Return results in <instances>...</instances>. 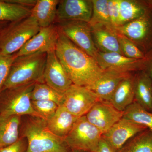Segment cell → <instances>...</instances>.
<instances>
[{
	"label": "cell",
	"mask_w": 152,
	"mask_h": 152,
	"mask_svg": "<svg viewBox=\"0 0 152 152\" xmlns=\"http://www.w3.org/2000/svg\"><path fill=\"white\" fill-rule=\"evenodd\" d=\"M55 52L74 84L89 86L103 73L94 58L73 43L60 30Z\"/></svg>",
	"instance_id": "cell-1"
},
{
	"label": "cell",
	"mask_w": 152,
	"mask_h": 152,
	"mask_svg": "<svg viewBox=\"0 0 152 152\" xmlns=\"http://www.w3.org/2000/svg\"><path fill=\"white\" fill-rule=\"evenodd\" d=\"M20 137L26 139V152H69L63 139L55 135L48 128L46 121L30 117L22 126Z\"/></svg>",
	"instance_id": "cell-2"
},
{
	"label": "cell",
	"mask_w": 152,
	"mask_h": 152,
	"mask_svg": "<svg viewBox=\"0 0 152 152\" xmlns=\"http://www.w3.org/2000/svg\"><path fill=\"white\" fill-rule=\"evenodd\" d=\"M47 54L37 53L17 57L1 91L32 83L44 82Z\"/></svg>",
	"instance_id": "cell-3"
},
{
	"label": "cell",
	"mask_w": 152,
	"mask_h": 152,
	"mask_svg": "<svg viewBox=\"0 0 152 152\" xmlns=\"http://www.w3.org/2000/svg\"><path fill=\"white\" fill-rule=\"evenodd\" d=\"M40 28L31 15L11 23L0 32V51L5 55L16 53Z\"/></svg>",
	"instance_id": "cell-4"
},
{
	"label": "cell",
	"mask_w": 152,
	"mask_h": 152,
	"mask_svg": "<svg viewBox=\"0 0 152 152\" xmlns=\"http://www.w3.org/2000/svg\"><path fill=\"white\" fill-rule=\"evenodd\" d=\"M35 83L0 92V116L28 115L39 118L33 108L31 94Z\"/></svg>",
	"instance_id": "cell-5"
},
{
	"label": "cell",
	"mask_w": 152,
	"mask_h": 152,
	"mask_svg": "<svg viewBox=\"0 0 152 152\" xmlns=\"http://www.w3.org/2000/svg\"><path fill=\"white\" fill-rule=\"evenodd\" d=\"M102 136L100 131L90 123L85 115L78 118L64 141L71 151L94 152Z\"/></svg>",
	"instance_id": "cell-6"
},
{
	"label": "cell",
	"mask_w": 152,
	"mask_h": 152,
	"mask_svg": "<svg viewBox=\"0 0 152 152\" xmlns=\"http://www.w3.org/2000/svg\"><path fill=\"white\" fill-rule=\"evenodd\" d=\"M145 55L152 51V8L139 18L116 28Z\"/></svg>",
	"instance_id": "cell-7"
},
{
	"label": "cell",
	"mask_w": 152,
	"mask_h": 152,
	"mask_svg": "<svg viewBox=\"0 0 152 152\" xmlns=\"http://www.w3.org/2000/svg\"><path fill=\"white\" fill-rule=\"evenodd\" d=\"M152 54L146 55L144 58H130L118 53H104L98 51L95 59L104 71L114 70L124 73L145 71Z\"/></svg>",
	"instance_id": "cell-8"
},
{
	"label": "cell",
	"mask_w": 152,
	"mask_h": 152,
	"mask_svg": "<svg viewBox=\"0 0 152 152\" xmlns=\"http://www.w3.org/2000/svg\"><path fill=\"white\" fill-rule=\"evenodd\" d=\"M101 101L92 91L87 87L73 84L63 94L61 105L75 116L86 115L96 103Z\"/></svg>",
	"instance_id": "cell-9"
},
{
	"label": "cell",
	"mask_w": 152,
	"mask_h": 152,
	"mask_svg": "<svg viewBox=\"0 0 152 152\" xmlns=\"http://www.w3.org/2000/svg\"><path fill=\"white\" fill-rule=\"evenodd\" d=\"M63 34L86 53L96 58L98 50L95 46L88 23L80 21H58Z\"/></svg>",
	"instance_id": "cell-10"
},
{
	"label": "cell",
	"mask_w": 152,
	"mask_h": 152,
	"mask_svg": "<svg viewBox=\"0 0 152 152\" xmlns=\"http://www.w3.org/2000/svg\"><path fill=\"white\" fill-rule=\"evenodd\" d=\"M59 29L54 24L40 30L28 41L18 52L17 57L37 53H48L55 50Z\"/></svg>",
	"instance_id": "cell-11"
},
{
	"label": "cell",
	"mask_w": 152,
	"mask_h": 152,
	"mask_svg": "<svg viewBox=\"0 0 152 152\" xmlns=\"http://www.w3.org/2000/svg\"><path fill=\"white\" fill-rule=\"evenodd\" d=\"M124 112L114 107L109 102L96 103L86 116L90 123L104 134L123 118Z\"/></svg>",
	"instance_id": "cell-12"
},
{
	"label": "cell",
	"mask_w": 152,
	"mask_h": 152,
	"mask_svg": "<svg viewBox=\"0 0 152 152\" xmlns=\"http://www.w3.org/2000/svg\"><path fill=\"white\" fill-rule=\"evenodd\" d=\"M43 81L50 86L63 94L73 84L55 50L47 53Z\"/></svg>",
	"instance_id": "cell-13"
},
{
	"label": "cell",
	"mask_w": 152,
	"mask_h": 152,
	"mask_svg": "<svg viewBox=\"0 0 152 152\" xmlns=\"http://www.w3.org/2000/svg\"><path fill=\"white\" fill-rule=\"evenodd\" d=\"M147 129L122 118L103 134L102 137L117 151L133 137Z\"/></svg>",
	"instance_id": "cell-14"
},
{
	"label": "cell",
	"mask_w": 152,
	"mask_h": 152,
	"mask_svg": "<svg viewBox=\"0 0 152 152\" xmlns=\"http://www.w3.org/2000/svg\"><path fill=\"white\" fill-rule=\"evenodd\" d=\"M93 12L92 0L60 1L57 8V20L80 21L88 23Z\"/></svg>",
	"instance_id": "cell-15"
},
{
	"label": "cell",
	"mask_w": 152,
	"mask_h": 152,
	"mask_svg": "<svg viewBox=\"0 0 152 152\" xmlns=\"http://www.w3.org/2000/svg\"><path fill=\"white\" fill-rule=\"evenodd\" d=\"M91 28L93 41L98 50L104 53L115 52L123 55L116 28L107 24L95 25Z\"/></svg>",
	"instance_id": "cell-16"
},
{
	"label": "cell",
	"mask_w": 152,
	"mask_h": 152,
	"mask_svg": "<svg viewBox=\"0 0 152 152\" xmlns=\"http://www.w3.org/2000/svg\"><path fill=\"white\" fill-rule=\"evenodd\" d=\"M131 73L114 70L104 71L94 83L87 88L92 91L101 101L110 102L121 82Z\"/></svg>",
	"instance_id": "cell-17"
},
{
	"label": "cell",
	"mask_w": 152,
	"mask_h": 152,
	"mask_svg": "<svg viewBox=\"0 0 152 152\" xmlns=\"http://www.w3.org/2000/svg\"><path fill=\"white\" fill-rule=\"evenodd\" d=\"M78 118L71 114L64 106L60 105L53 116L47 121V124L53 134L64 140Z\"/></svg>",
	"instance_id": "cell-18"
},
{
	"label": "cell",
	"mask_w": 152,
	"mask_h": 152,
	"mask_svg": "<svg viewBox=\"0 0 152 152\" xmlns=\"http://www.w3.org/2000/svg\"><path fill=\"white\" fill-rule=\"evenodd\" d=\"M135 74L131 73L120 83L110 102L120 111L124 112L134 102Z\"/></svg>",
	"instance_id": "cell-19"
},
{
	"label": "cell",
	"mask_w": 152,
	"mask_h": 152,
	"mask_svg": "<svg viewBox=\"0 0 152 152\" xmlns=\"http://www.w3.org/2000/svg\"><path fill=\"white\" fill-rule=\"evenodd\" d=\"M134 101L149 111H152V82L145 71L135 74Z\"/></svg>",
	"instance_id": "cell-20"
},
{
	"label": "cell",
	"mask_w": 152,
	"mask_h": 152,
	"mask_svg": "<svg viewBox=\"0 0 152 152\" xmlns=\"http://www.w3.org/2000/svg\"><path fill=\"white\" fill-rule=\"evenodd\" d=\"M21 124V117L0 116V151L19 140Z\"/></svg>",
	"instance_id": "cell-21"
},
{
	"label": "cell",
	"mask_w": 152,
	"mask_h": 152,
	"mask_svg": "<svg viewBox=\"0 0 152 152\" xmlns=\"http://www.w3.org/2000/svg\"><path fill=\"white\" fill-rule=\"evenodd\" d=\"M58 0H37L31 9V15L35 19L40 27H48L54 24L57 19Z\"/></svg>",
	"instance_id": "cell-22"
},
{
	"label": "cell",
	"mask_w": 152,
	"mask_h": 152,
	"mask_svg": "<svg viewBox=\"0 0 152 152\" xmlns=\"http://www.w3.org/2000/svg\"><path fill=\"white\" fill-rule=\"evenodd\" d=\"M119 7L117 28L142 17L149 8L145 1L141 0H119Z\"/></svg>",
	"instance_id": "cell-23"
},
{
	"label": "cell",
	"mask_w": 152,
	"mask_h": 152,
	"mask_svg": "<svg viewBox=\"0 0 152 152\" xmlns=\"http://www.w3.org/2000/svg\"><path fill=\"white\" fill-rule=\"evenodd\" d=\"M117 152H152V132L145 130L130 140Z\"/></svg>",
	"instance_id": "cell-24"
},
{
	"label": "cell",
	"mask_w": 152,
	"mask_h": 152,
	"mask_svg": "<svg viewBox=\"0 0 152 152\" xmlns=\"http://www.w3.org/2000/svg\"><path fill=\"white\" fill-rule=\"evenodd\" d=\"M31 9L0 0V22L18 21L31 15Z\"/></svg>",
	"instance_id": "cell-25"
},
{
	"label": "cell",
	"mask_w": 152,
	"mask_h": 152,
	"mask_svg": "<svg viewBox=\"0 0 152 152\" xmlns=\"http://www.w3.org/2000/svg\"><path fill=\"white\" fill-rule=\"evenodd\" d=\"M123 118L143 126L152 132V112L135 101L124 112Z\"/></svg>",
	"instance_id": "cell-26"
},
{
	"label": "cell",
	"mask_w": 152,
	"mask_h": 152,
	"mask_svg": "<svg viewBox=\"0 0 152 152\" xmlns=\"http://www.w3.org/2000/svg\"><path fill=\"white\" fill-rule=\"evenodd\" d=\"M32 101H50L59 106L62 104L63 94L58 91L44 82H37L31 94Z\"/></svg>",
	"instance_id": "cell-27"
},
{
	"label": "cell",
	"mask_w": 152,
	"mask_h": 152,
	"mask_svg": "<svg viewBox=\"0 0 152 152\" xmlns=\"http://www.w3.org/2000/svg\"><path fill=\"white\" fill-rule=\"evenodd\" d=\"M92 15L88 23L90 27L99 24L111 25L108 9V0H92Z\"/></svg>",
	"instance_id": "cell-28"
},
{
	"label": "cell",
	"mask_w": 152,
	"mask_h": 152,
	"mask_svg": "<svg viewBox=\"0 0 152 152\" xmlns=\"http://www.w3.org/2000/svg\"><path fill=\"white\" fill-rule=\"evenodd\" d=\"M118 39L121 51L124 56L136 59H140L145 58L146 55L137 47L135 44L126 36L118 32Z\"/></svg>",
	"instance_id": "cell-29"
},
{
	"label": "cell",
	"mask_w": 152,
	"mask_h": 152,
	"mask_svg": "<svg viewBox=\"0 0 152 152\" xmlns=\"http://www.w3.org/2000/svg\"><path fill=\"white\" fill-rule=\"evenodd\" d=\"M33 108L40 118L48 121L53 116L59 106L55 102L50 101H32Z\"/></svg>",
	"instance_id": "cell-30"
},
{
	"label": "cell",
	"mask_w": 152,
	"mask_h": 152,
	"mask_svg": "<svg viewBox=\"0 0 152 152\" xmlns=\"http://www.w3.org/2000/svg\"><path fill=\"white\" fill-rule=\"evenodd\" d=\"M16 57V53L5 55L0 51V91L8 77L11 66Z\"/></svg>",
	"instance_id": "cell-31"
},
{
	"label": "cell",
	"mask_w": 152,
	"mask_h": 152,
	"mask_svg": "<svg viewBox=\"0 0 152 152\" xmlns=\"http://www.w3.org/2000/svg\"><path fill=\"white\" fill-rule=\"evenodd\" d=\"M108 9L111 24L116 28L119 16V0H108Z\"/></svg>",
	"instance_id": "cell-32"
},
{
	"label": "cell",
	"mask_w": 152,
	"mask_h": 152,
	"mask_svg": "<svg viewBox=\"0 0 152 152\" xmlns=\"http://www.w3.org/2000/svg\"><path fill=\"white\" fill-rule=\"evenodd\" d=\"M27 143L26 139L20 137L17 141L9 146L1 150L0 152H26Z\"/></svg>",
	"instance_id": "cell-33"
},
{
	"label": "cell",
	"mask_w": 152,
	"mask_h": 152,
	"mask_svg": "<svg viewBox=\"0 0 152 152\" xmlns=\"http://www.w3.org/2000/svg\"><path fill=\"white\" fill-rule=\"evenodd\" d=\"M94 152H117L116 150L114 149L102 137V136L99 145Z\"/></svg>",
	"instance_id": "cell-34"
},
{
	"label": "cell",
	"mask_w": 152,
	"mask_h": 152,
	"mask_svg": "<svg viewBox=\"0 0 152 152\" xmlns=\"http://www.w3.org/2000/svg\"><path fill=\"white\" fill-rule=\"evenodd\" d=\"M7 1L9 3L16 4L30 9L31 8L32 9L37 2L36 0H7Z\"/></svg>",
	"instance_id": "cell-35"
},
{
	"label": "cell",
	"mask_w": 152,
	"mask_h": 152,
	"mask_svg": "<svg viewBox=\"0 0 152 152\" xmlns=\"http://www.w3.org/2000/svg\"><path fill=\"white\" fill-rule=\"evenodd\" d=\"M150 77L152 82V55L147 65L146 69L145 71Z\"/></svg>",
	"instance_id": "cell-36"
},
{
	"label": "cell",
	"mask_w": 152,
	"mask_h": 152,
	"mask_svg": "<svg viewBox=\"0 0 152 152\" xmlns=\"http://www.w3.org/2000/svg\"><path fill=\"white\" fill-rule=\"evenodd\" d=\"M8 23L7 22H0V31L4 29L8 26Z\"/></svg>",
	"instance_id": "cell-37"
},
{
	"label": "cell",
	"mask_w": 152,
	"mask_h": 152,
	"mask_svg": "<svg viewBox=\"0 0 152 152\" xmlns=\"http://www.w3.org/2000/svg\"><path fill=\"white\" fill-rule=\"evenodd\" d=\"M145 1L148 7L152 8V0H146Z\"/></svg>",
	"instance_id": "cell-38"
},
{
	"label": "cell",
	"mask_w": 152,
	"mask_h": 152,
	"mask_svg": "<svg viewBox=\"0 0 152 152\" xmlns=\"http://www.w3.org/2000/svg\"><path fill=\"white\" fill-rule=\"evenodd\" d=\"M69 152H78V151H70Z\"/></svg>",
	"instance_id": "cell-39"
},
{
	"label": "cell",
	"mask_w": 152,
	"mask_h": 152,
	"mask_svg": "<svg viewBox=\"0 0 152 152\" xmlns=\"http://www.w3.org/2000/svg\"><path fill=\"white\" fill-rule=\"evenodd\" d=\"M0 32H1V31H0Z\"/></svg>",
	"instance_id": "cell-40"
},
{
	"label": "cell",
	"mask_w": 152,
	"mask_h": 152,
	"mask_svg": "<svg viewBox=\"0 0 152 152\" xmlns=\"http://www.w3.org/2000/svg\"></svg>",
	"instance_id": "cell-41"
}]
</instances>
